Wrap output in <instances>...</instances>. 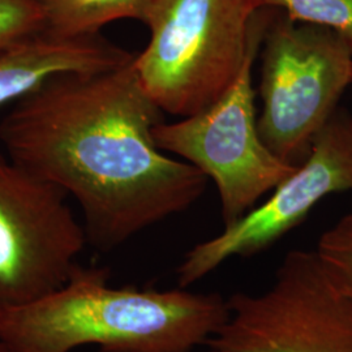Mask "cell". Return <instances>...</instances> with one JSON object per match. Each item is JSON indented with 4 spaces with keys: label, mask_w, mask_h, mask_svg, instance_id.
<instances>
[{
    "label": "cell",
    "mask_w": 352,
    "mask_h": 352,
    "mask_svg": "<svg viewBox=\"0 0 352 352\" xmlns=\"http://www.w3.org/2000/svg\"><path fill=\"white\" fill-rule=\"evenodd\" d=\"M106 267L76 266L60 289L0 312V340L11 352H190L228 316L217 294L186 289L111 287Z\"/></svg>",
    "instance_id": "2"
},
{
    "label": "cell",
    "mask_w": 352,
    "mask_h": 352,
    "mask_svg": "<svg viewBox=\"0 0 352 352\" xmlns=\"http://www.w3.org/2000/svg\"><path fill=\"white\" fill-rule=\"evenodd\" d=\"M256 11L251 0H151L144 20L151 41L133 64L164 113H201L231 88Z\"/></svg>",
    "instance_id": "3"
},
{
    "label": "cell",
    "mask_w": 352,
    "mask_h": 352,
    "mask_svg": "<svg viewBox=\"0 0 352 352\" xmlns=\"http://www.w3.org/2000/svg\"><path fill=\"white\" fill-rule=\"evenodd\" d=\"M63 189L0 153V312L60 289L88 238Z\"/></svg>",
    "instance_id": "7"
},
{
    "label": "cell",
    "mask_w": 352,
    "mask_h": 352,
    "mask_svg": "<svg viewBox=\"0 0 352 352\" xmlns=\"http://www.w3.org/2000/svg\"><path fill=\"white\" fill-rule=\"evenodd\" d=\"M45 29L42 0H0V55Z\"/></svg>",
    "instance_id": "12"
},
{
    "label": "cell",
    "mask_w": 352,
    "mask_h": 352,
    "mask_svg": "<svg viewBox=\"0 0 352 352\" xmlns=\"http://www.w3.org/2000/svg\"><path fill=\"white\" fill-rule=\"evenodd\" d=\"M0 352H11L10 350H8V347L0 340Z\"/></svg>",
    "instance_id": "14"
},
{
    "label": "cell",
    "mask_w": 352,
    "mask_h": 352,
    "mask_svg": "<svg viewBox=\"0 0 352 352\" xmlns=\"http://www.w3.org/2000/svg\"><path fill=\"white\" fill-rule=\"evenodd\" d=\"M256 10L282 8L295 23L337 32L352 47V0H251Z\"/></svg>",
    "instance_id": "11"
},
{
    "label": "cell",
    "mask_w": 352,
    "mask_h": 352,
    "mask_svg": "<svg viewBox=\"0 0 352 352\" xmlns=\"http://www.w3.org/2000/svg\"><path fill=\"white\" fill-rule=\"evenodd\" d=\"M342 192H352V116L337 109L316 135L307 160L266 201L186 254L176 270L179 287L201 280L231 257L265 251L299 226L322 199Z\"/></svg>",
    "instance_id": "8"
},
{
    "label": "cell",
    "mask_w": 352,
    "mask_h": 352,
    "mask_svg": "<svg viewBox=\"0 0 352 352\" xmlns=\"http://www.w3.org/2000/svg\"><path fill=\"white\" fill-rule=\"evenodd\" d=\"M210 352H213V351H210Z\"/></svg>",
    "instance_id": "15"
},
{
    "label": "cell",
    "mask_w": 352,
    "mask_h": 352,
    "mask_svg": "<svg viewBox=\"0 0 352 352\" xmlns=\"http://www.w3.org/2000/svg\"><path fill=\"white\" fill-rule=\"evenodd\" d=\"M151 0H42L46 33L58 37L100 34L104 25L133 19L144 23Z\"/></svg>",
    "instance_id": "10"
},
{
    "label": "cell",
    "mask_w": 352,
    "mask_h": 352,
    "mask_svg": "<svg viewBox=\"0 0 352 352\" xmlns=\"http://www.w3.org/2000/svg\"><path fill=\"white\" fill-rule=\"evenodd\" d=\"M316 252L331 277L352 298V213L343 215L321 235Z\"/></svg>",
    "instance_id": "13"
},
{
    "label": "cell",
    "mask_w": 352,
    "mask_h": 352,
    "mask_svg": "<svg viewBox=\"0 0 352 352\" xmlns=\"http://www.w3.org/2000/svg\"><path fill=\"white\" fill-rule=\"evenodd\" d=\"M133 62L102 74L52 76L0 123L7 155L75 199L88 241L100 251L188 210L208 183L193 164L157 146L153 129L164 111Z\"/></svg>",
    "instance_id": "1"
},
{
    "label": "cell",
    "mask_w": 352,
    "mask_h": 352,
    "mask_svg": "<svg viewBox=\"0 0 352 352\" xmlns=\"http://www.w3.org/2000/svg\"><path fill=\"white\" fill-rule=\"evenodd\" d=\"M135 56L101 34L65 38L43 32L0 55V107L21 100L52 76L109 72Z\"/></svg>",
    "instance_id": "9"
},
{
    "label": "cell",
    "mask_w": 352,
    "mask_h": 352,
    "mask_svg": "<svg viewBox=\"0 0 352 352\" xmlns=\"http://www.w3.org/2000/svg\"><path fill=\"white\" fill-rule=\"evenodd\" d=\"M257 120L266 148L300 166L352 84V47L337 32L270 17L264 34Z\"/></svg>",
    "instance_id": "5"
},
{
    "label": "cell",
    "mask_w": 352,
    "mask_h": 352,
    "mask_svg": "<svg viewBox=\"0 0 352 352\" xmlns=\"http://www.w3.org/2000/svg\"><path fill=\"white\" fill-rule=\"evenodd\" d=\"M213 352H352V298L316 251L287 253L261 294H235Z\"/></svg>",
    "instance_id": "6"
},
{
    "label": "cell",
    "mask_w": 352,
    "mask_h": 352,
    "mask_svg": "<svg viewBox=\"0 0 352 352\" xmlns=\"http://www.w3.org/2000/svg\"><path fill=\"white\" fill-rule=\"evenodd\" d=\"M270 17L267 8L253 14L243 68L218 101L201 113L175 123L162 122L153 129L161 151L175 153L213 180L225 226L248 213L299 167L269 151L257 128L252 68Z\"/></svg>",
    "instance_id": "4"
}]
</instances>
